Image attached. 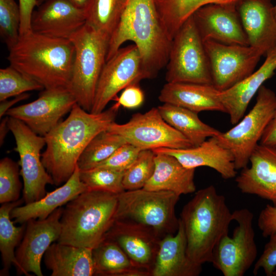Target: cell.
<instances>
[{
    "mask_svg": "<svg viewBox=\"0 0 276 276\" xmlns=\"http://www.w3.org/2000/svg\"><path fill=\"white\" fill-rule=\"evenodd\" d=\"M258 226L265 238L276 235V205L267 204L261 210Z\"/></svg>",
    "mask_w": 276,
    "mask_h": 276,
    "instance_id": "43",
    "label": "cell"
},
{
    "mask_svg": "<svg viewBox=\"0 0 276 276\" xmlns=\"http://www.w3.org/2000/svg\"><path fill=\"white\" fill-rule=\"evenodd\" d=\"M43 89L38 82L11 65L0 69V101L29 91Z\"/></svg>",
    "mask_w": 276,
    "mask_h": 276,
    "instance_id": "37",
    "label": "cell"
},
{
    "mask_svg": "<svg viewBox=\"0 0 276 276\" xmlns=\"http://www.w3.org/2000/svg\"><path fill=\"white\" fill-rule=\"evenodd\" d=\"M179 197L169 191L144 188L125 191L118 194L115 220L144 226L163 239L178 229L175 206Z\"/></svg>",
    "mask_w": 276,
    "mask_h": 276,
    "instance_id": "6",
    "label": "cell"
},
{
    "mask_svg": "<svg viewBox=\"0 0 276 276\" xmlns=\"http://www.w3.org/2000/svg\"><path fill=\"white\" fill-rule=\"evenodd\" d=\"M274 11H275V16H276V5L274 6Z\"/></svg>",
    "mask_w": 276,
    "mask_h": 276,
    "instance_id": "51",
    "label": "cell"
},
{
    "mask_svg": "<svg viewBox=\"0 0 276 276\" xmlns=\"http://www.w3.org/2000/svg\"><path fill=\"white\" fill-rule=\"evenodd\" d=\"M238 223L232 237L225 235L214 249L211 263L224 276H243L255 262L258 249L253 227L254 214L243 208L233 212Z\"/></svg>",
    "mask_w": 276,
    "mask_h": 276,
    "instance_id": "10",
    "label": "cell"
},
{
    "mask_svg": "<svg viewBox=\"0 0 276 276\" xmlns=\"http://www.w3.org/2000/svg\"><path fill=\"white\" fill-rule=\"evenodd\" d=\"M9 50L10 65L35 80L44 89L69 88L75 47L69 39L32 31L19 36Z\"/></svg>",
    "mask_w": 276,
    "mask_h": 276,
    "instance_id": "3",
    "label": "cell"
},
{
    "mask_svg": "<svg viewBox=\"0 0 276 276\" xmlns=\"http://www.w3.org/2000/svg\"><path fill=\"white\" fill-rule=\"evenodd\" d=\"M218 90L212 84L167 82L160 91L159 100L198 113L217 111L225 113Z\"/></svg>",
    "mask_w": 276,
    "mask_h": 276,
    "instance_id": "25",
    "label": "cell"
},
{
    "mask_svg": "<svg viewBox=\"0 0 276 276\" xmlns=\"http://www.w3.org/2000/svg\"><path fill=\"white\" fill-rule=\"evenodd\" d=\"M147 79L150 78L137 47L132 44L120 48L103 68L90 112H102L121 90Z\"/></svg>",
    "mask_w": 276,
    "mask_h": 276,
    "instance_id": "13",
    "label": "cell"
},
{
    "mask_svg": "<svg viewBox=\"0 0 276 276\" xmlns=\"http://www.w3.org/2000/svg\"><path fill=\"white\" fill-rule=\"evenodd\" d=\"M120 107L115 103L99 113H93L76 103L67 118L44 136L46 148L41 160L55 186L68 180L86 147L115 121Z\"/></svg>",
    "mask_w": 276,
    "mask_h": 276,
    "instance_id": "1",
    "label": "cell"
},
{
    "mask_svg": "<svg viewBox=\"0 0 276 276\" xmlns=\"http://www.w3.org/2000/svg\"><path fill=\"white\" fill-rule=\"evenodd\" d=\"M275 107V93L263 85L250 111L231 129L215 136L219 144L233 155L237 170L248 166Z\"/></svg>",
    "mask_w": 276,
    "mask_h": 276,
    "instance_id": "9",
    "label": "cell"
},
{
    "mask_svg": "<svg viewBox=\"0 0 276 276\" xmlns=\"http://www.w3.org/2000/svg\"><path fill=\"white\" fill-rule=\"evenodd\" d=\"M212 79L219 91L227 89L254 72L262 54L249 45L203 41Z\"/></svg>",
    "mask_w": 276,
    "mask_h": 276,
    "instance_id": "14",
    "label": "cell"
},
{
    "mask_svg": "<svg viewBox=\"0 0 276 276\" xmlns=\"http://www.w3.org/2000/svg\"><path fill=\"white\" fill-rule=\"evenodd\" d=\"M107 130L120 135L127 143L141 150L194 147L188 139L165 121L155 107L145 113L133 114L124 124L114 121Z\"/></svg>",
    "mask_w": 276,
    "mask_h": 276,
    "instance_id": "12",
    "label": "cell"
},
{
    "mask_svg": "<svg viewBox=\"0 0 276 276\" xmlns=\"http://www.w3.org/2000/svg\"><path fill=\"white\" fill-rule=\"evenodd\" d=\"M141 151L139 148L126 143L118 148L107 159L95 167H105L120 172H125L135 160Z\"/></svg>",
    "mask_w": 276,
    "mask_h": 276,
    "instance_id": "40",
    "label": "cell"
},
{
    "mask_svg": "<svg viewBox=\"0 0 276 276\" xmlns=\"http://www.w3.org/2000/svg\"><path fill=\"white\" fill-rule=\"evenodd\" d=\"M43 258L51 276L95 275L91 248L57 242L50 246Z\"/></svg>",
    "mask_w": 276,
    "mask_h": 276,
    "instance_id": "28",
    "label": "cell"
},
{
    "mask_svg": "<svg viewBox=\"0 0 276 276\" xmlns=\"http://www.w3.org/2000/svg\"><path fill=\"white\" fill-rule=\"evenodd\" d=\"M76 103L67 88L44 89L36 100L10 108L5 116L23 122L36 134L44 136Z\"/></svg>",
    "mask_w": 276,
    "mask_h": 276,
    "instance_id": "15",
    "label": "cell"
},
{
    "mask_svg": "<svg viewBox=\"0 0 276 276\" xmlns=\"http://www.w3.org/2000/svg\"><path fill=\"white\" fill-rule=\"evenodd\" d=\"M153 151L173 156L188 169L211 168L224 179L234 178L237 175L233 155L219 144L215 136L209 138L197 146L186 149L160 148Z\"/></svg>",
    "mask_w": 276,
    "mask_h": 276,
    "instance_id": "22",
    "label": "cell"
},
{
    "mask_svg": "<svg viewBox=\"0 0 276 276\" xmlns=\"http://www.w3.org/2000/svg\"><path fill=\"white\" fill-rule=\"evenodd\" d=\"M166 67L165 79L168 83L212 84L203 41L192 15L172 38Z\"/></svg>",
    "mask_w": 276,
    "mask_h": 276,
    "instance_id": "8",
    "label": "cell"
},
{
    "mask_svg": "<svg viewBox=\"0 0 276 276\" xmlns=\"http://www.w3.org/2000/svg\"><path fill=\"white\" fill-rule=\"evenodd\" d=\"M172 39L157 11L155 0H127L108 42L106 61L130 41L138 48L143 65L152 79L166 66Z\"/></svg>",
    "mask_w": 276,
    "mask_h": 276,
    "instance_id": "2",
    "label": "cell"
},
{
    "mask_svg": "<svg viewBox=\"0 0 276 276\" xmlns=\"http://www.w3.org/2000/svg\"><path fill=\"white\" fill-rule=\"evenodd\" d=\"M79 172L77 165L72 175L63 185L47 193L39 200L14 208L11 212V218L14 219V222L22 224L31 219H45L56 210L87 190L86 186L80 180Z\"/></svg>",
    "mask_w": 276,
    "mask_h": 276,
    "instance_id": "26",
    "label": "cell"
},
{
    "mask_svg": "<svg viewBox=\"0 0 276 276\" xmlns=\"http://www.w3.org/2000/svg\"><path fill=\"white\" fill-rule=\"evenodd\" d=\"M127 142L120 135L108 130L95 136L81 154L77 165L80 170L92 169L105 160Z\"/></svg>",
    "mask_w": 276,
    "mask_h": 276,
    "instance_id": "34",
    "label": "cell"
},
{
    "mask_svg": "<svg viewBox=\"0 0 276 276\" xmlns=\"http://www.w3.org/2000/svg\"><path fill=\"white\" fill-rule=\"evenodd\" d=\"M118 194L87 189L65 204L61 217V243L93 249L116 220Z\"/></svg>",
    "mask_w": 276,
    "mask_h": 276,
    "instance_id": "5",
    "label": "cell"
},
{
    "mask_svg": "<svg viewBox=\"0 0 276 276\" xmlns=\"http://www.w3.org/2000/svg\"><path fill=\"white\" fill-rule=\"evenodd\" d=\"M75 57L69 90L77 103L90 112L97 85L106 62L109 38L86 23L69 39Z\"/></svg>",
    "mask_w": 276,
    "mask_h": 276,
    "instance_id": "7",
    "label": "cell"
},
{
    "mask_svg": "<svg viewBox=\"0 0 276 276\" xmlns=\"http://www.w3.org/2000/svg\"><path fill=\"white\" fill-rule=\"evenodd\" d=\"M236 6L249 45L266 56L276 48V16L270 0H241Z\"/></svg>",
    "mask_w": 276,
    "mask_h": 276,
    "instance_id": "20",
    "label": "cell"
},
{
    "mask_svg": "<svg viewBox=\"0 0 276 276\" xmlns=\"http://www.w3.org/2000/svg\"><path fill=\"white\" fill-rule=\"evenodd\" d=\"M153 151L155 153L154 171L144 189L169 191L179 196L195 192V169L185 167L171 155Z\"/></svg>",
    "mask_w": 276,
    "mask_h": 276,
    "instance_id": "27",
    "label": "cell"
},
{
    "mask_svg": "<svg viewBox=\"0 0 276 276\" xmlns=\"http://www.w3.org/2000/svg\"><path fill=\"white\" fill-rule=\"evenodd\" d=\"M76 7L84 10L89 0H69Z\"/></svg>",
    "mask_w": 276,
    "mask_h": 276,
    "instance_id": "48",
    "label": "cell"
},
{
    "mask_svg": "<svg viewBox=\"0 0 276 276\" xmlns=\"http://www.w3.org/2000/svg\"><path fill=\"white\" fill-rule=\"evenodd\" d=\"M187 240V254L195 264L211 263L215 248L228 234L233 212L224 196L213 185L197 191L183 207L180 217Z\"/></svg>",
    "mask_w": 276,
    "mask_h": 276,
    "instance_id": "4",
    "label": "cell"
},
{
    "mask_svg": "<svg viewBox=\"0 0 276 276\" xmlns=\"http://www.w3.org/2000/svg\"><path fill=\"white\" fill-rule=\"evenodd\" d=\"M20 11L15 0H0V35L10 49L19 37Z\"/></svg>",
    "mask_w": 276,
    "mask_h": 276,
    "instance_id": "39",
    "label": "cell"
},
{
    "mask_svg": "<svg viewBox=\"0 0 276 276\" xmlns=\"http://www.w3.org/2000/svg\"><path fill=\"white\" fill-rule=\"evenodd\" d=\"M157 108L165 121L188 139L193 146L221 133L202 122L198 113L188 109L167 103Z\"/></svg>",
    "mask_w": 276,
    "mask_h": 276,
    "instance_id": "29",
    "label": "cell"
},
{
    "mask_svg": "<svg viewBox=\"0 0 276 276\" xmlns=\"http://www.w3.org/2000/svg\"><path fill=\"white\" fill-rule=\"evenodd\" d=\"M104 239L117 244L135 267L151 276L162 239L153 231L136 223L115 220Z\"/></svg>",
    "mask_w": 276,
    "mask_h": 276,
    "instance_id": "18",
    "label": "cell"
},
{
    "mask_svg": "<svg viewBox=\"0 0 276 276\" xmlns=\"http://www.w3.org/2000/svg\"><path fill=\"white\" fill-rule=\"evenodd\" d=\"M95 275L150 276L149 272L135 267L115 242L103 240L92 249Z\"/></svg>",
    "mask_w": 276,
    "mask_h": 276,
    "instance_id": "30",
    "label": "cell"
},
{
    "mask_svg": "<svg viewBox=\"0 0 276 276\" xmlns=\"http://www.w3.org/2000/svg\"><path fill=\"white\" fill-rule=\"evenodd\" d=\"M116 103L128 109L141 106L144 101V93L136 84L130 85L124 88L119 98L116 97Z\"/></svg>",
    "mask_w": 276,
    "mask_h": 276,
    "instance_id": "42",
    "label": "cell"
},
{
    "mask_svg": "<svg viewBox=\"0 0 276 276\" xmlns=\"http://www.w3.org/2000/svg\"><path fill=\"white\" fill-rule=\"evenodd\" d=\"M276 70V48L266 55L263 64L244 79L231 88L219 91V97L232 125L237 124L245 115L252 97L271 78Z\"/></svg>",
    "mask_w": 276,
    "mask_h": 276,
    "instance_id": "23",
    "label": "cell"
},
{
    "mask_svg": "<svg viewBox=\"0 0 276 276\" xmlns=\"http://www.w3.org/2000/svg\"><path fill=\"white\" fill-rule=\"evenodd\" d=\"M20 11L19 35L31 31V20L34 8L37 6V0H18Z\"/></svg>",
    "mask_w": 276,
    "mask_h": 276,
    "instance_id": "44",
    "label": "cell"
},
{
    "mask_svg": "<svg viewBox=\"0 0 276 276\" xmlns=\"http://www.w3.org/2000/svg\"><path fill=\"white\" fill-rule=\"evenodd\" d=\"M273 275L276 276V269L275 271L273 272Z\"/></svg>",
    "mask_w": 276,
    "mask_h": 276,
    "instance_id": "50",
    "label": "cell"
},
{
    "mask_svg": "<svg viewBox=\"0 0 276 276\" xmlns=\"http://www.w3.org/2000/svg\"><path fill=\"white\" fill-rule=\"evenodd\" d=\"M241 0H155L159 15L172 39L183 23L200 8L212 4H237Z\"/></svg>",
    "mask_w": 276,
    "mask_h": 276,
    "instance_id": "32",
    "label": "cell"
},
{
    "mask_svg": "<svg viewBox=\"0 0 276 276\" xmlns=\"http://www.w3.org/2000/svg\"><path fill=\"white\" fill-rule=\"evenodd\" d=\"M63 210L60 207L45 219H31L26 222L24 237L15 251L19 266L18 274L43 275L41 262L50 246L60 237Z\"/></svg>",
    "mask_w": 276,
    "mask_h": 276,
    "instance_id": "16",
    "label": "cell"
},
{
    "mask_svg": "<svg viewBox=\"0 0 276 276\" xmlns=\"http://www.w3.org/2000/svg\"><path fill=\"white\" fill-rule=\"evenodd\" d=\"M9 126L15 140V150L19 156L22 198L25 203L28 204L45 195L47 185H54L41 160L40 152L46 144L45 140L18 119L9 117Z\"/></svg>",
    "mask_w": 276,
    "mask_h": 276,
    "instance_id": "11",
    "label": "cell"
},
{
    "mask_svg": "<svg viewBox=\"0 0 276 276\" xmlns=\"http://www.w3.org/2000/svg\"><path fill=\"white\" fill-rule=\"evenodd\" d=\"M34 10L31 30L44 35L70 39L86 24L84 10L69 0H45Z\"/></svg>",
    "mask_w": 276,
    "mask_h": 276,
    "instance_id": "19",
    "label": "cell"
},
{
    "mask_svg": "<svg viewBox=\"0 0 276 276\" xmlns=\"http://www.w3.org/2000/svg\"><path fill=\"white\" fill-rule=\"evenodd\" d=\"M24 202L22 198L16 201L3 203L0 208V251L3 264L1 275H9L12 265L15 266L17 273L19 270L15 249L22 239L26 223L15 226L14 221L11 220V212L14 208L22 205Z\"/></svg>",
    "mask_w": 276,
    "mask_h": 276,
    "instance_id": "31",
    "label": "cell"
},
{
    "mask_svg": "<svg viewBox=\"0 0 276 276\" xmlns=\"http://www.w3.org/2000/svg\"><path fill=\"white\" fill-rule=\"evenodd\" d=\"M236 4H209L193 13L192 16L203 41L249 45Z\"/></svg>",
    "mask_w": 276,
    "mask_h": 276,
    "instance_id": "17",
    "label": "cell"
},
{
    "mask_svg": "<svg viewBox=\"0 0 276 276\" xmlns=\"http://www.w3.org/2000/svg\"><path fill=\"white\" fill-rule=\"evenodd\" d=\"M155 169V153L143 150L133 163L125 171L123 185L125 191L143 188L152 177Z\"/></svg>",
    "mask_w": 276,
    "mask_h": 276,
    "instance_id": "36",
    "label": "cell"
},
{
    "mask_svg": "<svg viewBox=\"0 0 276 276\" xmlns=\"http://www.w3.org/2000/svg\"><path fill=\"white\" fill-rule=\"evenodd\" d=\"M127 0H89L84 9L86 23L109 39L115 30Z\"/></svg>",
    "mask_w": 276,
    "mask_h": 276,
    "instance_id": "33",
    "label": "cell"
},
{
    "mask_svg": "<svg viewBox=\"0 0 276 276\" xmlns=\"http://www.w3.org/2000/svg\"><path fill=\"white\" fill-rule=\"evenodd\" d=\"M259 144L276 151V107L273 116L260 139Z\"/></svg>",
    "mask_w": 276,
    "mask_h": 276,
    "instance_id": "45",
    "label": "cell"
},
{
    "mask_svg": "<svg viewBox=\"0 0 276 276\" xmlns=\"http://www.w3.org/2000/svg\"><path fill=\"white\" fill-rule=\"evenodd\" d=\"M30 94L27 93H23L22 94L19 95L15 96L13 99L10 100H3L1 101L0 103V118L3 117L6 114L7 111L12 108V106L17 103L27 99L29 98Z\"/></svg>",
    "mask_w": 276,
    "mask_h": 276,
    "instance_id": "46",
    "label": "cell"
},
{
    "mask_svg": "<svg viewBox=\"0 0 276 276\" xmlns=\"http://www.w3.org/2000/svg\"><path fill=\"white\" fill-rule=\"evenodd\" d=\"M9 117L6 116L3 118L0 124V146H2L4 143L6 135L10 130L9 126Z\"/></svg>",
    "mask_w": 276,
    "mask_h": 276,
    "instance_id": "47",
    "label": "cell"
},
{
    "mask_svg": "<svg viewBox=\"0 0 276 276\" xmlns=\"http://www.w3.org/2000/svg\"><path fill=\"white\" fill-rule=\"evenodd\" d=\"M202 266L193 263L187 254V240L183 225L175 234L161 239L151 276H197Z\"/></svg>",
    "mask_w": 276,
    "mask_h": 276,
    "instance_id": "24",
    "label": "cell"
},
{
    "mask_svg": "<svg viewBox=\"0 0 276 276\" xmlns=\"http://www.w3.org/2000/svg\"><path fill=\"white\" fill-rule=\"evenodd\" d=\"M249 163L236 176L237 188L242 193L256 195L276 205V151L259 144Z\"/></svg>",
    "mask_w": 276,
    "mask_h": 276,
    "instance_id": "21",
    "label": "cell"
},
{
    "mask_svg": "<svg viewBox=\"0 0 276 276\" xmlns=\"http://www.w3.org/2000/svg\"><path fill=\"white\" fill-rule=\"evenodd\" d=\"M269 238L262 255L255 263L253 269L255 275L262 269L266 275L272 276L276 269V235Z\"/></svg>",
    "mask_w": 276,
    "mask_h": 276,
    "instance_id": "41",
    "label": "cell"
},
{
    "mask_svg": "<svg viewBox=\"0 0 276 276\" xmlns=\"http://www.w3.org/2000/svg\"><path fill=\"white\" fill-rule=\"evenodd\" d=\"M19 164L6 157L0 161V203L17 201L22 183L19 179Z\"/></svg>",
    "mask_w": 276,
    "mask_h": 276,
    "instance_id": "38",
    "label": "cell"
},
{
    "mask_svg": "<svg viewBox=\"0 0 276 276\" xmlns=\"http://www.w3.org/2000/svg\"><path fill=\"white\" fill-rule=\"evenodd\" d=\"M45 0H37V6H38L39 5H40L42 3H43Z\"/></svg>",
    "mask_w": 276,
    "mask_h": 276,
    "instance_id": "49",
    "label": "cell"
},
{
    "mask_svg": "<svg viewBox=\"0 0 276 276\" xmlns=\"http://www.w3.org/2000/svg\"><path fill=\"white\" fill-rule=\"evenodd\" d=\"M124 173L97 167L86 170H80L79 176L88 189L103 190L119 194L125 191L123 185Z\"/></svg>",
    "mask_w": 276,
    "mask_h": 276,
    "instance_id": "35",
    "label": "cell"
}]
</instances>
